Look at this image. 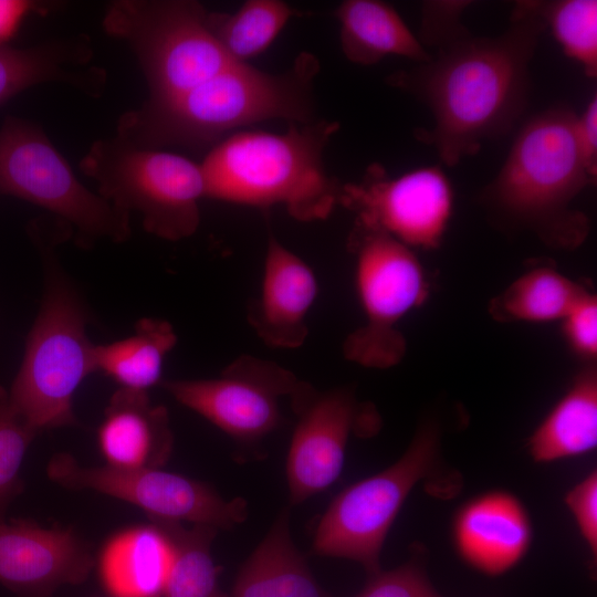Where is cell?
Masks as SVG:
<instances>
[{
	"label": "cell",
	"instance_id": "4dcf8cb0",
	"mask_svg": "<svg viewBox=\"0 0 597 597\" xmlns=\"http://www.w3.org/2000/svg\"><path fill=\"white\" fill-rule=\"evenodd\" d=\"M563 334L572 352L585 360L597 358V297L587 291L561 321Z\"/></svg>",
	"mask_w": 597,
	"mask_h": 597
},
{
	"label": "cell",
	"instance_id": "52a82bcc",
	"mask_svg": "<svg viewBox=\"0 0 597 597\" xmlns=\"http://www.w3.org/2000/svg\"><path fill=\"white\" fill-rule=\"evenodd\" d=\"M208 10L192 0H116L104 31L127 43L144 73L149 101L180 94L233 62L207 25Z\"/></svg>",
	"mask_w": 597,
	"mask_h": 597
},
{
	"label": "cell",
	"instance_id": "cb8c5ba5",
	"mask_svg": "<svg viewBox=\"0 0 597 597\" xmlns=\"http://www.w3.org/2000/svg\"><path fill=\"white\" fill-rule=\"evenodd\" d=\"M177 342L169 322L143 317L128 337L95 345V368L112 377L121 388L147 391L160 383L164 362Z\"/></svg>",
	"mask_w": 597,
	"mask_h": 597
},
{
	"label": "cell",
	"instance_id": "e0dca14e",
	"mask_svg": "<svg viewBox=\"0 0 597 597\" xmlns=\"http://www.w3.org/2000/svg\"><path fill=\"white\" fill-rule=\"evenodd\" d=\"M454 544L471 567L498 576L526 554L532 526L526 510L512 494L494 491L468 502L453 524Z\"/></svg>",
	"mask_w": 597,
	"mask_h": 597
},
{
	"label": "cell",
	"instance_id": "1f68e13d",
	"mask_svg": "<svg viewBox=\"0 0 597 597\" xmlns=\"http://www.w3.org/2000/svg\"><path fill=\"white\" fill-rule=\"evenodd\" d=\"M565 503L573 514L579 533L590 554L597 555V473L591 471L585 479L570 489Z\"/></svg>",
	"mask_w": 597,
	"mask_h": 597
},
{
	"label": "cell",
	"instance_id": "ffe728a7",
	"mask_svg": "<svg viewBox=\"0 0 597 597\" xmlns=\"http://www.w3.org/2000/svg\"><path fill=\"white\" fill-rule=\"evenodd\" d=\"M174 553L171 537L156 523L121 531L101 552V583L112 597H163Z\"/></svg>",
	"mask_w": 597,
	"mask_h": 597
},
{
	"label": "cell",
	"instance_id": "4fadbf2b",
	"mask_svg": "<svg viewBox=\"0 0 597 597\" xmlns=\"http://www.w3.org/2000/svg\"><path fill=\"white\" fill-rule=\"evenodd\" d=\"M304 381L277 363L243 354L218 377L169 379L163 387L182 406L241 442H254L282 423L281 404Z\"/></svg>",
	"mask_w": 597,
	"mask_h": 597
},
{
	"label": "cell",
	"instance_id": "3957f363",
	"mask_svg": "<svg viewBox=\"0 0 597 597\" xmlns=\"http://www.w3.org/2000/svg\"><path fill=\"white\" fill-rule=\"evenodd\" d=\"M576 115L558 105L534 115L519 130L503 166L478 197L496 227L530 231L558 250L570 251L586 241L590 221L573 202L597 177L579 151Z\"/></svg>",
	"mask_w": 597,
	"mask_h": 597
},
{
	"label": "cell",
	"instance_id": "d4e9b609",
	"mask_svg": "<svg viewBox=\"0 0 597 597\" xmlns=\"http://www.w3.org/2000/svg\"><path fill=\"white\" fill-rule=\"evenodd\" d=\"M586 287L551 266L530 269L494 296L490 316L500 323H548L562 321Z\"/></svg>",
	"mask_w": 597,
	"mask_h": 597
},
{
	"label": "cell",
	"instance_id": "ac0fdd59",
	"mask_svg": "<svg viewBox=\"0 0 597 597\" xmlns=\"http://www.w3.org/2000/svg\"><path fill=\"white\" fill-rule=\"evenodd\" d=\"M97 438L106 465L118 469H158L174 444L167 409L153 405L147 391L121 387L105 408Z\"/></svg>",
	"mask_w": 597,
	"mask_h": 597
},
{
	"label": "cell",
	"instance_id": "277c9868",
	"mask_svg": "<svg viewBox=\"0 0 597 597\" xmlns=\"http://www.w3.org/2000/svg\"><path fill=\"white\" fill-rule=\"evenodd\" d=\"M336 121L290 123L282 134L241 130L224 137L200 163L206 198L260 208L281 205L303 222L326 219L343 182L323 160Z\"/></svg>",
	"mask_w": 597,
	"mask_h": 597
},
{
	"label": "cell",
	"instance_id": "d6986e66",
	"mask_svg": "<svg viewBox=\"0 0 597 597\" xmlns=\"http://www.w3.org/2000/svg\"><path fill=\"white\" fill-rule=\"evenodd\" d=\"M90 40L81 34L49 40L32 48L0 46V104L34 85L62 83L100 96L106 83L102 67L92 66Z\"/></svg>",
	"mask_w": 597,
	"mask_h": 597
},
{
	"label": "cell",
	"instance_id": "30bf717a",
	"mask_svg": "<svg viewBox=\"0 0 597 597\" xmlns=\"http://www.w3.org/2000/svg\"><path fill=\"white\" fill-rule=\"evenodd\" d=\"M439 450V427L426 421L394 464L352 484L332 501L315 528L314 553L354 561L369 574L378 573L387 534L411 490L433 475Z\"/></svg>",
	"mask_w": 597,
	"mask_h": 597
},
{
	"label": "cell",
	"instance_id": "5b68a950",
	"mask_svg": "<svg viewBox=\"0 0 597 597\" xmlns=\"http://www.w3.org/2000/svg\"><path fill=\"white\" fill-rule=\"evenodd\" d=\"M45 287L9 398L36 432L76 422L73 396L96 371L84 303L48 250Z\"/></svg>",
	"mask_w": 597,
	"mask_h": 597
},
{
	"label": "cell",
	"instance_id": "83f0119b",
	"mask_svg": "<svg viewBox=\"0 0 597 597\" xmlns=\"http://www.w3.org/2000/svg\"><path fill=\"white\" fill-rule=\"evenodd\" d=\"M541 15L565 55L588 77L597 75V1H540Z\"/></svg>",
	"mask_w": 597,
	"mask_h": 597
},
{
	"label": "cell",
	"instance_id": "6da1fadb",
	"mask_svg": "<svg viewBox=\"0 0 597 597\" xmlns=\"http://www.w3.org/2000/svg\"><path fill=\"white\" fill-rule=\"evenodd\" d=\"M545 30L540 1H516L500 35L474 36L462 27L437 43L430 61L389 74V86L433 116V127L416 128L415 138L455 166L484 142L510 134L527 106L530 63Z\"/></svg>",
	"mask_w": 597,
	"mask_h": 597
},
{
	"label": "cell",
	"instance_id": "484cf974",
	"mask_svg": "<svg viewBox=\"0 0 597 597\" xmlns=\"http://www.w3.org/2000/svg\"><path fill=\"white\" fill-rule=\"evenodd\" d=\"M296 14L282 0H248L234 12L207 13V25L229 59L237 63L263 53Z\"/></svg>",
	"mask_w": 597,
	"mask_h": 597
},
{
	"label": "cell",
	"instance_id": "ba28073f",
	"mask_svg": "<svg viewBox=\"0 0 597 597\" xmlns=\"http://www.w3.org/2000/svg\"><path fill=\"white\" fill-rule=\"evenodd\" d=\"M347 245L364 323L346 336L343 354L366 368L394 367L407 352L398 325L429 295L426 272L412 249L383 231L354 223Z\"/></svg>",
	"mask_w": 597,
	"mask_h": 597
},
{
	"label": "cell",
	"instance_id": "e575fe53",
	"mask_svg": "<svg viewBox=\"0 0 597 597\" xmlns=\"http://www.w3.org/2000/svg\"><path fill=\"white\" fill-rule=\"evenodd\" d=\"M112 597V596H111Z\"/></svg>",
	"mask_w": 597,
	"mask_h": 597
},
{
	"label": "cell",
	"instance_id": "9c48e42d",
	"mask_svg": "<svg viewBox=\"0 0 597 597\" xmlns=\"http://www.w3.org/2000/svg\"><path fill=\"white\" fill-rule=\"evenodd\" d=\"M0 193L50 211L83 245L121 243L132 234L130 214L86 188L43 129L17 117L0 128Z\"/></svg>",
	"mask_w": 597,
	"mask_h": 597
},
{
	"label": "cell",
	"instance_id": "8fae6325",
	"mask_svg": "<svg viewBox=\"0 0 597 597\" xmlns=\"http://www.w3.org/2000/svg\"><path fill=\"white\" fill-rule=\"evenodd\" d=\"M48 475L60 485L93 490L145 511L153 521L231 530L248 516L242 498L224 500L208 484L158 469L83 467L70 454L54 455Z\"/></svg>",
	"mask_w": 597,
	"mask_h": 597
},
{
	"label": "cell",
	"instance_id": "7402d4cb",
	"mask_svg": "<svg viewBox=\"0 0 597 597\" xmlns=\"http://www.w3.org/2000/svg\"><path fill=\"white\" fill-rule=\"evenodd\" d=\"M231 597H329L291 538L287 510L239 570Z\"/></svg>",
	"mask_w": 597,
	"mask_h": 597
},
{
	"label": "cell",
	"instance_id": "836d02e7",
	"mask_svg": "<svg viewBox=\"0 0 597 597\" xmlns=\"http://www.w3.org/2000/svg\"><path fill=\"white\" fill-rule=\"evenodd\" d=\"M42 10L43 6L34 1L0 0V46L8 45L27 15Z\"/></svg>",
	"mask_w": 597,
	"mask_h": 597
},
{
	"label": "cell",
	"instance_id": "4316f807",
	"mask_svg": "<svg viewBox=\"0 0 597 597\" xmlns=\"http://www.w3.org/2000/svg\"><path fill=\"white\" fill-rule=\"evenodd\" d=\"M171 537L175 553L163 597H228L219 587V568L211 555L218 530L181 523L159 522Z\"/></svg>",
	"mask_w": 597,
	"mask_h": 597
},
{
	"label": "cell",
	"instance_id": "2e32d148",
	"mask_svg": "<svg viewBox=\"0 0 597 597\" xmlns=\"http://www.w3.org/2000/svg\"><path fill=\"white\" fill-rule=\"evenodd\" d=\"M318 294L312 268L270 234L260 293L247 311V320L268 346L293 349L308 335L307 316Z\"/></svg>",
	"mask_w": 597,
	"mask_h": 597
},
{
	"label": "cell",
	"instance_id": "d6a6232c",
	"mask_svg": "<svg viewBox=\"0 0 597 597\" xmlns=\"http://www.w3.org/2000/svg\"><path fill=\"white\" fill-rule=\"evenodd\" d=\"M575 136L585 165L597 177V96L594 95L582 114L576 115Z\"/></svg>",
	"mask_w": 597,
	"mask_h": 597
},
{
	"label": "cell",
	"instance_id": "f546056e",
	"mask_svg": "<svg viewBox=\"0 0 597 597\" xmlns=\"http://www.w3.org/2000/svg\"><path fill=\"white\" fill-rule=\"evenodd\" d=\"M355 597H442L423 568L410 562L395 569L371 575Z\"/></svg>",
	"mask_w": 597,
	"mask_h": 597
},
{
	"label": "cell",
	"instance_id": "8992f818",
	"mask_svg": "<svg viewBox=\"0 0 597 597\" xmlns=\"http://www.w3.org/2000/svg\"><path fill=\"white\" fill-rule=\"evenodd\" d=\"M80 169L96 181L106 201L128 214L137 212L153 235L179 241L200 224L202 168L182 155L138 147L116 136L94 142Z\"/></svg>",
	"mask_w": 597,
	"mask_h": 597
},
{
	"label": "cell",
	"instance_id": "7c38bea8",
	"mask_svg": "<svg viewBox=\"0 0 597 597\" xmlns=\"http://www.w3.org/2000/svg\"><path fill=\"white\" fill-rule=\"evenodd\" d=\"M338 206L355 224L383 231L410 249L440 247L453 211L452 185L439 166L391 177L370 164L358 181L343 182Z\"/></svg>",
	"mask_w": 597,
	"mask_h": 597
},
{
	"label": "cell",
	"instance_id": "603a6c76",
	"mask_svg": "<svg viewBox=\"0 0 597 597\" xmlns=\"http://www.w3.org/2000/svg\"><path fill=\"white\" fill-rule=\"evenodd\" d=\"M597 446V368L585 364L528 439L536 462L582 455Z\"/></svg>",
	"mask_w": 597,
	"mask_h": 597
},
{
	"label": "cell",
	"instance_id": "7a4b0ae2",
	"mask_svg": "<svg viewBox=\"0 0 597 597\" xmlns=\"http://www.w3.org/2000/svg\"><path fill=\"white\" fill-rule=\"evenodd\" d=\"M318 59L301 52L282 73L232 63L172 97L149 101L117 122V137L143 148L211 149L228 133L259 122L315 121L314 80Z\"/></svg>",
	"mask_w": 597,
	"mask_h": 597
},
{
	"label": "cell",
	"instance_id": "44dd1931",
	"mask_svg": "<svg viewBox=\"0 0 597 597\" xmlns=\"http://www.w3.org/2000/svg\"><path fill=\"white\" fill-rule=\"evenodd\" d=\"M339 22V42L345 57L370 66L388 55L417 63L430 61L429 53L392 6L377 0H346L334 12Z\"/></svg>",
	"mask_w": 597,
	"mask_h": 597
},
{
	"label": "cell",
	"instance_id": "f1b7e54d",
	"mask_svg": "<svg viewBox=\"0 0 597 597\" xmlns=\"http://www.w3.org/2000/svg\"><path fill=\"white\" fill-rule=\"evenodd\" d=\"M36 433L12 406L9 394L0 387V507L20 486L21 464Z\"/></svg>",
	"mask_w": 597,
	"mask_h": 597
},
{
	"label": "cell",
	"instance_id": "9a60e30c",
	"mask_svg": "<svg viewBox=\"0 0 597 597\" xmlns=\"http://www.w3.org/2000/svg\"><path fill=\"white\" fill-rule=\"evenodd\" d=\"M94 559L71 530L0 520V584L21 597H48L83 583Z\"/></svg>",
	"mask_w": 597,
	"mask_h": 597
},
{
	"label": "cell",
	"instance_id": "5bb4252c",
	"mask_svg": "<svg viewBox=\"0 0 597 597\" xmlns=\"http://www.w3.org/2000/svg\"><path fill=\"white\" fill-rule=\"evenodd\" d=\"M291 406L298 417L286 461L290 501L294 505L321 493L338 479L350 434L354 431L370 434L378 419L346 387L320 392L304 381Z\"/></svg>",
	"mask_w": 597,
	"mask_h": 597
}]
</instances>
